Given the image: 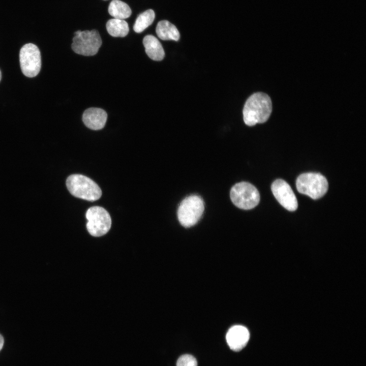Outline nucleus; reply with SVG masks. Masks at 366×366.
<instances>
[{"mask_svg":"<svg viewBox=\"0 0 366 366\" xmlns=\"http://www.w3.org/2000/svg\"><path fill=\"white\" fill-rule=\"evenodd\" d=\"M176 366H197V361L192 355L184 354L177 359Z\"/></svg>","mask_w":366,"mask_h":366,"instance_id":"obj_17","label":"nucleus"},{"mask_svg":"<svg viewBox=\"0 0 366 366\" xmlns=\"http://www.w3.org/2000/svg\"><path fill=\"white\" fill-rule=\"evenodd\" d=\"M271 188L276 199L285 208L289 211L297 208V198L287 182L281 179H277L272 184Z\"/></svg>","mask_w":366,"mask_h":366,"instance_id":"obj_9","label":"nucleus"},{"mask_svg":"<svg viewBox=\"0 0 366 366\" xmlns=\"http://www.w3.org/2000/svg\"><path fill=\"white\" fill-rule=\"evenodd\" d=\"M66 186L74 196L89 201L98 200L102 195L99 186L92 179L81 174H72L66 180Z\"/></svg>","mask_w":366,"mask_h":366,"instance_id":"obj_2","label":"nucleus"},{"mask_svg":"<svg viewBox=\"0 0 366 366\" xmlns=\"http://www.w3.org/2000/svg\"><path fill=\"white\" fill-rule=\"evenodd\" d=\"M106 26L109 34L114 37H124L129 32L128 23L123 19H110L107 22Z\"/></svg>","mask_w":366,"mask_h":366,"instance_id":"obj_14","label":"nucleus"},{"mask_svg":"<svg viewBox=\"0 0 366 366\" xmlns=\"http://www.w3.org/2000/svg\"><path fill=\"white\" fill-rule=\"evenodd\" d=\"M86 228L89 233L95 237L106 234L110 229L111 219L109 214L103 207L93 206L86 212Z\"/></svg>","mask_w":366,"mask_h":366,"instance_id":"obj_7","label":"nucleus"},{"mask_svg":"<svg viewBox=\"0 0 366 366\" xmlns=\"http://www.w3.org/2000/svg\"><path fill=\"white\" fill-rule=\"evenodd\" d=\"M156 32L159 38L163 40L178 41L180 38L179 31L176 26L167 20L158 22Z\"/></svg>","mask_w":366,"mask_h":366,"instance_id":"obj_13","label":"nucleus"},{"mask_svg":"<svg viewBox=\"0 0 366 366\" xmlns=\"http://www.w3.org/2000/svg\"><path fill=\"white\" fill-rule=\"evenodd\" d=\"M298 191L313 199L322 197L327 192L328 184L326 178L321 174L315 172L300 174L296 181Z\"/></svg>","mask_w":366,"mask_h":366,"instance_id":"obj_3","label":"nucleus"},{"mask_svg":"<svg viewBox=\"0 0 366 366\" xmlns=\"http://www.w3.org/2000/svg\"><path fill=\"white\" fill-rule=\"evenodd\" d=\"M109 14L115 19H124L129 17L132 13L130 7L120 0H112L108 7Z\"/></svg>","mask_w":366,"mask_h":366,"instance_id":"obj_15","label":"nucleus"},{"mask_svg":"<svg viewBox=\"0 0 366 366\" xmlns=\"http://www.w3.org/2000/svg\"><path fill=\"white\" fill-rule=\"evenodd\" d=\"M107 118L105 110L99 108H89L86 109L82 115V120L88 128L99 130L104 128Z\"/></svg>","mask_w":366,"mask_h":366,"instance_id":"obj_11","label":"nucleus"},{"mask_svg":"<svg viewBox=\"0 0 366 366\" xmlns=\"http://www.w3.org/2000/svg\"><path fill=\"white\" fill-rule=\"evenodd\" d=\"M272 111V103L266 94L258 92L250 96L243 109V118L246 125L253 126L266 121Z\"/></svg>","mask_w":366,"mask_h":366,"instance_id":"obj_1","label":"nucleus"},{"mask_svg":"<svg viewBox=\"0 0 366 366\" xmlns=\"http://www.w3.org/2000/svg\"><path fill=\"white\" fill-rule=\"evenodd\" d=\"M250 339V332L245 326L237 325L231 327L226 336L227 343L231 350L238 352L244 348Z\"/></svg>","mask_w":366,"mask_h":366,"instance_id":"obj_10","label":"nucleus"},{"mask_svg":"<svg viewBox=\"0 0 366 366\" xmlns=\"http://www.w3.org/2000/svg\"><path fill=\"white\" fill-rule=\"evenodd\" d=\"M104 1H106V0H104Z\"/></svg>","mask_w":366,"mask_h":366,"instance_id":"obj_20","label":"nucleus"},{"mask_svg":"<svg viewBox=\"0 0 366 366\" xmlns=\"http://www.w3.org/2000/svg\"><path fill=\"white\" fill-rule=\"evenodd\" d=\"M1 78H2V73H1V70H0V81H1Z\"/></svg>","mask_w":366,"mask_h":366,"instance_id":"obj_19","label":"nucleus"},{"mask_svg":"<svg viewBox=\"0 0 366 366\" xmlns=\"http://www.w3.org/2000/svg\"><path fill=\"white\" fill-rule=\"evenodd\" d=\"M145 51L148 56L152 60L161 61L165 56V52L162 44L157 38L148 35L143 39Z\"/></svg>","mask_w":366,"mask_h":366,"instance_id":"obj_12","label":"nucleus"},{"mask_svg":"<svg viewBox=\"0 0 366 366\" xmlns=\"http://www.w3.org/2000/svg\"><path fill=\"white\" fill-rule=\"evenodd\" d=\"M4 340L3 336L0 334V351L3 347Z\"/></svg>","mask_w":366,"mask_h":366,"instance_id":"obj_18","label":"nucleus"},{"mask_svg":"<svg viewBox=\"0 0 366 366\" xmlns=\"http://www.w3.org/2000/svg\"><path fill=\"white\" fill-rule=\"evenodd\" d=\"M19 62L21 71L25 76H36L41 67V54L38 47L32 43L23 45L20 50Z\"/></svg>","mask_w":366,"mask_h":366,"instance_id":"obj_8","label":"nucleus"},{"mask_svg":"<svg viewBox=\"0 0 366 366\" xmlns=\"http://www.w3.org/2000/svg\"><path fill=\"white\" fill-rule=\"evenodd\" d=\"M204 210V202L199 196H189L179 205L177 210L178 220L182 226L186 228L192 227L199 221Z\"/></svg>","mask_w":366,"mask_h":366,"instance_id":"obj_4","label":"nucleus"},{"mask_svg":"<svg viewBox=\"0 0 366 366\" xmlns=\"http://www.w3.org/2000/svg\"><path fill=\"white\" fill-rule=\"evenodd\" d=\"M155 17L154 11L148 9L140 14L133 26L134 30L137 33H140L152 24Z\"/></svg>","mask_w":366,"mask_h":366,"instance_id":"obj_16","label":"nucleus"},{"mask_svg":"<svg viewBox=\"0 0 366 366\" xmlns=\"http://www.w3.org/2000/svg\"><path fill=\"white\" fill-rule=\"evenodd\" d=\"M74 34L72 49L75 53L84 56H93L97 54L102 43L97 30H78Z\"/></svg>","mask_w":366,"mask_h":366,"instance_id":"obj_6","label":"nucleus"},{"mask_svg":"<svg viewBox=\"0 0 366 366\" xmlns=\"http://www.w3.org/2000/svg\"><path fill=\"white\" fill-rule=\"evenodd\" d=\"M230 196L232 203L242 209L253 208L260 201V194L256 188L245 181L234 185L231 189Z\"/></svg>","mask_w":366,"mask_h":366,"instance_id":"obj_5","label":"nucleus"}]
</instances>
